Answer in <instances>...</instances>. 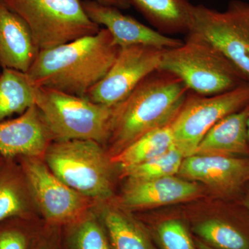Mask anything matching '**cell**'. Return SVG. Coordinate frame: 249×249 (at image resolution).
I'll list each match as a JSON object with an SVG mask.
<instances>
[{"label": "cell", "mask_w": 249, "mask_h": 249, "mask_svg": "<svg viewBox=\"0 0 249 249\" xmlns=\"http://www.w3.org/2000/svg\"><path fill=\"white\" fill-rule=\"evenodd\" d=\"M107 29L41 51L27 72L36 88L85 97L107 74L119 53Z\"/></svg>", "instance_id": "cell-1"}, {"label": "cell", "mask_w": 249, "mask_h": 249, "mask_svg": "<svg viewBox=\"0 0 249 249\" xmlns=\"http://www.w3.org/2000/svg\"><path fill=\"white\" fill-rule=\"evenodd\" d=\"M190 90L178 77L158 70L113 106L109 153L115 155L144 134L171 124ZM111 157V156H110Z\"/></svg>", "instance_id": "cell-2"}, {"label": "cell", "mask_w": 249, "mask_h": 249, "mask_svg": "<svg viewBox=\"0 0 249 249\" xmlns=\"http://www.w3.org/2000/svg\"><path fill=\"white\" fill-rule=\"evenodd\" d=\"M103 145L92 140L53 141L43 160L58 178L82 196L104 201L113 194V164Z\"/></svg>", "instance_id": "cell-3"}, {"label": "cell", "mask_w": 249, "mask_h": 249, "mask_svg": "<svg viewBox=\"0 0 249 249\" xmlns=\"http://www.w3.org/2000/svg\"><path fill=\"white\" fill-rule=\"evenodd\" d=\"M159 70L178 77L190 91L211 96L249 83L213 46L201 37L187 34L178 47L167 49Z\"/></svg>", "instance_id": "cell-4"}, {"label": "cell", "mask_w": 249, "mask_h": 249, "mask_svg": "<svg viewBox=\"0 0 249 249\" xmlns=\"http://www.w3.org/2000/svg\"><path fill=\"white\" fill-rule=\"evenodd\" d=\"M36 105L53 141L78 139L107 144L113 106L45 88H36Z\"/></svg>", "instance_id": "cell-5"}, {"label": "cell", "mask_w": 249, "mask_h": 249, "mask_svg": "<svg viewBox=\"0 0 249 249\" xmlns=\"http://www.w3.org/2000/svg\"><path fill=\"white\" fill-rule=\"evenodd\" d=\"M27 23L41 51L97 34L81 0H4Z\"/></svg>", "instance_id": "cell-6"}, {"label": "cell", "mask_w": 249, "mask_h": 249, "mask_svg": "<svg viewBox=\"0 0 249 249\" xmlns=\"http://www.w3.org/2000/svg\"><path fill=\"white\" fill-rule=\"evenodd\" d=\"M187 34L213 46L249 83V3L232 0L223 11L193 5Z\"/></svg>", "instance_id": "cell-7"}, {"label": "cell", "mask_w": 249, "mask_h": 249, "mask_svg": "<svg viewBox=\"0 0 249 249\" xmlns=\"http://www.w3.org/2000/svg\"><path fill=\"white\" fill-rule=\"evenodd\" d=\"M249 105V83L226 92L201 96L190 91L170 124L175 146L184 157L194 155L199 142L214 124Z\"/></svg>", "instance_id": "cell-8"}, {"label": "cell", "mask_w": 249, "mask_h": 249, "mask_svg": "<svg viewBox=\"0 0 249 249\" xmlns=\"http://www.w3.org/2000/svg\"><path fill=\"white\" fill-rule=\"evenodd\" d=\"M18 159L31 198L49 222L77 223L87 215L94 201L62 182L49 169L43 159Z\"/></svg>", "instance_id": "cell-9"}, {"label": "cell", "mask_w": 249, "mask_h": 249, "mask_svg": "<svg viewBox=\"0 0 249 249\" xmlns=\"http://www.w3.org/2000/svg\"><path fill=\"white\" fill-rule=\"evenodd\" d=\"M165 50L142 45L120 47L107 74L85 98L108 106L120 103L142 80L160 69Z\"/></svg>", "instance_id": "cell-10"}, {"label": "cell", "mask_w": 249, "mask_h": 249, "mask_svg": "<svg viewBox=\"0 0 249 249\" xmlns=\"http://www.w3.org/2000/svg\"><path fill=\"white\" fill-rule=\"evenodd\" d=\"M178 174L204 183L219 196L233 197L249 183V157L195 154L185 157Z\"/></svg>", "instance_id": "cell-11"}, {"label": "cell", "mask_w": 249, "mask_h": 249, "mask_svg": "<svg viewBox=\"0 0 249 249\" xmlns=\"http://www.w3.org/2000/svg\"><path fill=\"white\" fill-rule=\"evenodd\" d=\"M53 141L36 104L15 119L0 121V155L4 160L22 157L43 159Z\"/></svg>", "instance_id": "cell-12"}, {"label": "cell", "mask_w": 249, "mask_h": 249, "mask_svg": "<svg viewBox=\"0 0 249 249\" xmlns=\"http://www.w3.org/2000/svg\"><path fill=\"white\" fill-rule=\"evenodd\" d=\"M83 5L90 19L98 25L104 26L120 47L142 45L170 49L183 43L179 39L165 35L123 14L117 8L100 4L94 0H84Z\"/></svg>", "instance_id": "cell-13"}, {"label": "cell", "mask_w": 249, "mask_h": 249, "mask_svg": "<svg viewBox=\"0 0 249 249\" xmlns=\"http://www.w3.org/2000/svg\"><path fill=\"white\" fill-rule=\"evenodd\" d=\"M127 179L120 200L125 209L175 204L194 199L200 192L196 183L175 175L152 179Z\"/></svg>", "instance_id": "cell-14"}, {"label": "cell", "mask_w": 249, "mask_h": 249, "mask_svg": "<svg viewBox=\"0 0 249 249\" xmlns=\"http://www.w3.org/2000/svg\"><path fill=\"white\" fill-rule=\"evenodd\" d=\"M39 53L27 23L0 0V67L27 73Z\"/></svg>", "instance_id": "cell-15"}, {"label": "cell", "mask_w": 249, "mask_h": 249, "mask_svg": "<svg viewBox=\"0 0 249 249\" xmlns=\"http://www.w3.org/2000/svg\"><path fill=\"white\" fill-rule=\"evenodd\" d=\"M249 105L219 121L205 134L195 154L249 157Z\"/></svg>", "instance_id": "cell-16"}, {"label": "cell", "mask_w": 249, "mask_h": 249, "mask_svg": "<svg viewBox=\"0 0 249 249\" xmlns=\"http://www.w3.org/2000/svg\"><path fill=\"white\" fill-rule=\"evenodd\" d=\"M196 238L214 249H249V211L240 217H214L193 224Z\"/></svg>", "instance_id": "cell-17"}, {"label": "cell", "mask_w": 249, "mask_h": 249, "mask_svg": "<svg viewBox=\"0 0 249 249\" xmlns=\"http://www.w3.org/2000/svg\"><path fill=\"white\" fill-rule=\"evenodd\" d=\"M129 1L162 34L188 33L193 7L188 0Z\"/></svg>", "instance_id": "cell-18"}, {"label": "cell", "mask_w": 249, "mask_h": 249, "mask_svg": "<svg viewBox=\"0 0 249 249\" xmlns=\"http://www.w3.org/2000/svg\"><path fill=\"white\" fill-rule=\"evenodd\" d=\"M14 160L0 164V222L11 218H24L30 212L32 199L20 165Z\"/></svg>", "instance_id": "cell-19"}, {"label": "cell", "mask_w": 249, "mask_h": 249, "mask_svg": "<svg viewBox=\"0 0 249 249\" xmlns=\"http://www.w3.org/2000/svg\"><path fill=\"white\" fill-rule=\"evenodd\" d=\"M36 104V87L27 73L3 69L0 75V121L25 112Z\"/></svg>", "instance_id": "cell-20"}, {"label": "cell", "mask_w": 249, "mask_h": 249, "mask_svg": "<svg viewBox=\"0 0 249 249\" xmlns=\"http://www.w3.org/2000/svg\"><path fill=\"white\" fill-rule=\"evenodd\" d=\"M175 145L171 127L166 126L144 134L119 153L111 156V160L124 170L163 155Z\"/></svg>", "instance_id": "cell-21"}, {"label": "cell", "mask_w": 249, "mask_h": 249, "mask_svg": "<svg viewBox=\"0 0 249 249\" xmlns=\"http://www.w3.org/2000/svg\"><path fill=\"white\" fill-rule=\"evenodd\" d=\"M102 219L111 249H157L145 229L121 210L106 208Z\"/></svg>", "instance_id": "cell-22"}, {"label": "cell", "mask_w": 249, "mask_h": 249, "mask_svg": "<svg viewBox=\"0 0 249 249\" xmlns=\"http://www.w3.org/2000/svg\"><path fill=\"white\" fill-rule=\"evenodd\" d=\"M184 158L182 152L175 145L163 155L121 172L124 177L131 179H152L173 176L179 172Z\"/></svg>", "instance_id": "cell-23"}, {"label": "cell", "mask_w": 249, "mask_h": 249, "mask_svg": "<svg viewBox=\"0 0 249 249\" xmlns=\"http://www.w3.org/2000/svg\"><path fill=\"white\" fill-rule=\"evenodd\" d=\"M155 232L161 249H197L194 238L181 219L161 221L156 227Z\"/></svg>", "instance_id": "cell-24"}, {"label": "cell", "mask_w": 249, "mask_h": 249, "mask_svg": "<svg viewBox=\"0 0 249 249\" xmlns=\"http://www.w3.org/2000/svg\"><path fill=\"white\" fill-rule=\"evenodd\" d=\"M72 245L73 249H112L102 226L96 218L88 215L77 222Z\"/></svg>", "instance_id": "cell-25"}, {"label": "cell", "mask_w": 249, "mask_h": 249, "mask_svg": "<svg viewBox=\"0 0 249 249\" xmlns=\"http://www.w3.org/2000/svg\"><path fill=\"white\" fill-rule=\"evenodd\" d=\"M25 234L16 229H7L0 231V249H27Z\"/></svg>", "instance_id": "cell-26"}, {"label": "cell", "mask_w": 249, "mask_h": 249, "mask_svg": "<svg viewBox=\"0 0 249 249\" xmlns=\"http://www.w3.org/2000/svg\"><path fill=\"white\" fill-rule=\"evenodd\" d=\"M100 4L113 6L120 10L128 9L131 6L129 0H94Z\"/></svg>", "instance_id": "cell-27"}, {"label": "cell", "mask_w": 249, "mask_h": 249, "mask_svg": "<svg viewBox=\"0 0 249 249\" xmlns=\"http://www.w3.org/2000/svg\"><path fill=\"white\" fill-rule=\"evenodd\" d=\"M195 243H196V248L197 249H214L212 248V247H209L206 244H204V242H201V241L198 240V239L194 238Z\"/></svg>", "instance_id": "cell-28"}, {"label": "cell", "mask_w": 249, "mask_h": 249, "mask_svg": "<svg viewBox=\"0 0 249 249\" xmlns=\"http://www.w3.org/2000/svg\"><path fill=\"white\" fill-rule=\"evenodd\" d=\"M243 202L245 204L246 207L249 211V186L248 189L246 191L245 196L243 198Z\"/></svg>", "instance_id": "cell-29"}, {"label": "cell", "mask_w": 249, "mask_h": 249, "mask_svg": "<svg viewBox=\"0 0 249 249\" xmlns=\"http://www.w3.org/2000/svg\"><path fill=\"white\" fill-rule=\"evenodd\" d=\"M247 129H248V136L249 140V116L248 118V121H247Z\"/></svg>", "instance_id": "cell-30"}, {"label": "cell", "mask_w": 249, "mask_h": 249, "mask_svg": "<svg viewBox=\"0 0 249 249\" xmlns=\"http://www.w3.org/2000/svg\"><path fill=\"white\" fill-rule=\"evenodd\" d=\"M4 160V158H3V157H1V155H0V164H1V162H2V161H3V160Z\"/></svg>", "instance_id": "cell-31"}, {"label": "cell", "mask_w": 249, "mask_h": 249, "mask_svg": "<svg viewBox=\"0 0 249 249\" xmlns=\"http://www.w3.org/2000/svg\"><path fill=\"white\" fill-rule=\"evenodd\" d=\"M1 71H0V75H1Z\"/></svg>", "instance_id": "cell-32"}]
</instances>
